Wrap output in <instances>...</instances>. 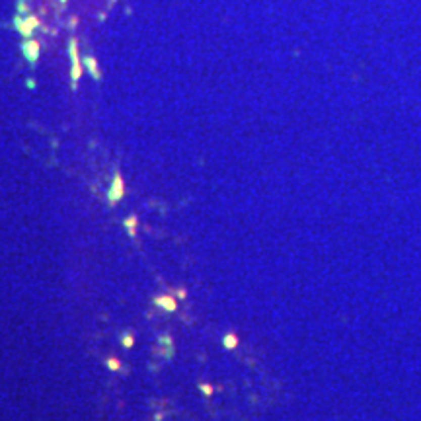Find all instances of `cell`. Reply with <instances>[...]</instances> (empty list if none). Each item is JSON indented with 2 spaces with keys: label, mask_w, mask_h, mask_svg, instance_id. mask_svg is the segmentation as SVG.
I'll use <instances>...</instances> for the list:
<instances>
[{
  "label": "cell",
  "mask_w": 421,
  "mask_h": 421,
  "mask_svg": "<svg viewBox=\"0 0 421 421\" xmlns=\"http://www.w3.org/2000/svg\"><path fill=\"white\" fill-rule=\"evenodd\" d=\"M123 195H125V188H123V179L119 174H115V177H113V185H111V190L108 191V203L109 205H115L119 199H123Z\"/></svg>",
  "instance_id": "obj_1"
},
{
  "label": "cell",
  "mask_w": 421,
  "mask_h": 421,
  "mask_svg": "<svg viewBox=\"0 0 421 421\" xmlns=\"http://www.w3.org/2000/svg\"><path fill=\"white\" fill-rule=\"evenodd\" d=\"M154 302L160 306V308H164V310H168V312H174L177 308V302L172 297H156L154 299Z\"/></svg>",
  "instance_id": "obj_2"
},
{
  "label": "cell",
  "mask_w": 421,
  "mask_h": 421,
  "mask_svg": "<svg viewBox=\"0 0 421 421\" xmlns=\"http://www.w3.org/2000/svg\"><path fill=\"white\" fill-rule=\"evenodd\" d=\"M222 343H224V347H226V349H234V347L238 345V338H236L234 334H226V336H224V340H222Z\"/></svg>",
  "instance_id": "obj_3"
},
{
  "label": "cell",
  "mask_w": 421,
  "mask_h": 421,
  "mask_svg": "<svg viewBox=\"0 0 421 421\" xmlns=\"http://www.w3.org/2000/svg\"><path fill=\"white\" fill-rule=\"evenodd\" d=\"M125 226L129 228V236L135 238V232H136V217H129L125 220Z\"/></svg>",
  "instance_id": "obj_4"
},
{
  "label": "cell",
  "mask_w": 421,
  "mask_h": 421,
  "mask_svg": "<svg viewBox=\"0 0 421 421\" xmlns=\"http://www.w3.org/2000/svg\"><path fill=\"white\" fill-rule=\"evenodd\" d=\"M24 51H26V55L29 57V61H35V57H37V45H35V43L27 45Z\"/></svg>",
  "instance_id": "obj_5"
},
{
  "label": "cell",
  "mask_w": 421,
  "mask_h": 421,
  "mask_svg": "<svg viewBox=\"0 0 421 421\" xmlns=\"http://www.w3.org/2000/svg\"><path fill=\"white\" fill-rule=\"evenodd\" d=\"M121 343L125 349H131L133 347V343H135V338H133V334H125L121 338Z\"/></svg>",
  "instance_id": "obj_6"
},
{
  "label": "cell",
  "mask_w": 421,
  "mask_h": 421,
  "mask_svg": "<svg viewBox=\"0 0 421 421\" xmlns=\"http://www.w3.org/2000/svg\"><path fill=\"white\" fill-rule=\"evenodd\" d=\"M106 365H108V367L111 368V370H117V368L121 367V363H119L117 359H113V357H109V359H108V363H106Z\"/></svg>",
  "instance_id": "obj_7"
},
{
  "label": "cell",
  "mask_w": 421,
  "mask_h": 421,
  "mask_svg": "<svg viewBox=\"0 0 421 421\" xmlns=\"http://www.w3.org/2000/svg\"><path fill=\"white\" fill-rule=\"evenodd\" d=\"M177 295H179V299H185V291H181V289H179V291H177Z\"/></svg>",
  "instance_id": "obj_8"
}]
</instances>
